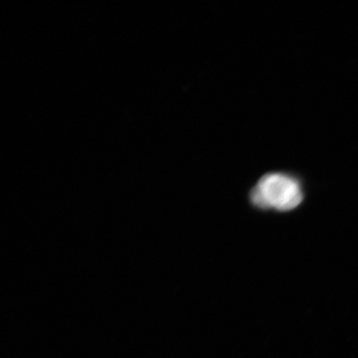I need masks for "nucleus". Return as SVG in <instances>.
<instances>
[{"instance_id":"nucleus-1","label":"nucleus","mask_w":358,"mask_h":358,"mask_svg":"<svg viewBox=\"0 0 358 358\" xmlns=\"http://www.w3.org/2000/svg\"><path fill=\"white\" fill-rule=\"evenodd\" d=\"M304 200L301 179L288 172L264 174L250 192V201L261 210L287 213L299 207Z\"/></svg>"}]
</instances>
